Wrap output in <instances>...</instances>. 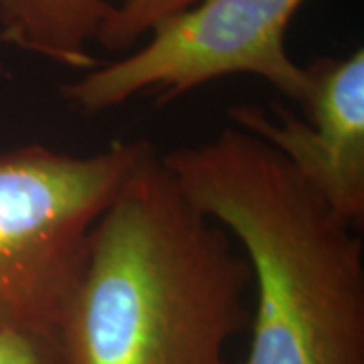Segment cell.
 I'll use <instances>...</instances> for the list:
<instances>
[{
	"label": "cell",
	"instance_id": "1",
	"mask_svg": "<svg viewBox=\"0 0 364 364\" xmlns=\"http://www.w3.org/2000/svg\"><path fill=\"white\" fill-rule=\"evenodd\" d=\"M251 269L152 148L105 208L51 334L55 364H231Z\"/></svg>",
	"mask_w": 364,
	"mask_h": 364
},
{
	"label": "cell",
	"instance_id": "2",
	"mask_svg": "<svg viewBox=\"0 0 364 364\" xmlns=\"http://www.w3.org/2000/svg\"><path fill=\"white\" fill-rule=\"evenodd\" d=\"M184 196L245 255L243 364H364V245L269 144L229 124L162 154Z\"/></svg>",
	"mask_w": 364,
	"mask_h": 364
},
{
	"label": "cell",
	"instance_id": "3",
	"mask_svg": "<svg viewBox=\"0 0 364 364\" xmlns=\"http://www.w3.org/2000/svg\"><path fill=\"white\" fill-rule=\"evenodd\" d=\"M150 150L134 140L91 154L43 144L0 152V330L51 338L95 225Z\"/></svg>",
	"mask_w": 364,
	"mask_h": 364
},
{
	"label": "cell",
	"instance_id": "4",
	"mask_svg": "<svg viewBox=\"0 0 364 364\" xmlns=\"http://www.w3.org/2000/svg\"><path fill=\"white\" fill-rule=\"evenodd\" d=\"M304 2L200 0L160 23L142 47L65 83L61 97L81 114H104L142 91H154L164 104L247 73L301 104L308 73L287 51L286 33Z\"/></svg>",
	"mask_w": 364,
	"mask_h": 364
},
{
	"label": "cell",
	"instance_id": "5",
	"mask_svg": "<svg viewBox=\"0 0 364 364\" xmlns=\"http://www.w3.org/2000/svg\"><path fill=\"white\" fill-rule=\"evenodd\" d=\"M306 116L286 105L237 104L229 122L261 138L291 164L342 219L364 221V51L324 57L306 67Z\"/></svg>",
	"mask_w": 364,
	"mask_h": 364
},
{
	"label": "cell",
	"instance_id": "6",
	"mask_svg": "<svg viewBox=\"0 0 364 364\" xmlns=\"http://www.w3.org/2000/svg\"><path fill=\"white\" fill-rule=\"evenodd\" d=\"M112 9L109 0H0V43L85 73L100 65L90 45Z\"/></svg>",
	"mask_w": 364,
	"mask_h": 364
},
{
	"label": "cell",
	"instance_id": "7",
	"mask_svg": "<svg viewBox=\"0 0 364 364\" xmlns=\"http://www.w3.org/2000/svg\"><path fill=\"white\" fill-rule=\"evenodd\" d=\"M200 0H119L100 31L97 43L114 53L134 49L160 23L191 9Z\"/></svg>",
	"mask_w": 364,
	"mask_h": 364
},
{
	"label": "cell",
	"instance_id": "8",
	"mask_svg": "<svg viewBox=\"0 0 364 364\" xmlns=\"http://www.w3.org/2000/svg\"><path fill=\"white\" fill-rule=\"evenodd\" d=\"M0 364H55L51 338L0 330Z\"/></svg>",
	"mask_w": 364,
	"mask_h": 364
}]
</instances>
